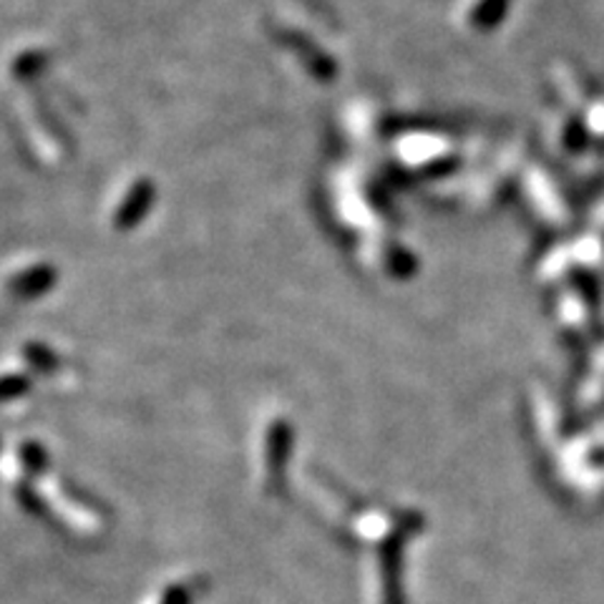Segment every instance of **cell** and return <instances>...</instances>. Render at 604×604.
<instances>
[{
	"mask_svg": "<svg viewBox=\"0 0 604 604\" xmlns=\"http://www.w3.org/2000/svg\"><path fill=\"white\" fill-rule=\"evenodd\" d=\"M151 604H192V592L185 582H169L154 594Z\"/></svg>",
	"mask_w": 604,
	"mask_h": 604,
	"instance_id": "cell-1",
	"label": "cell"
}]
</instances>
